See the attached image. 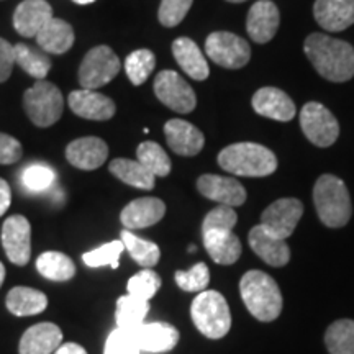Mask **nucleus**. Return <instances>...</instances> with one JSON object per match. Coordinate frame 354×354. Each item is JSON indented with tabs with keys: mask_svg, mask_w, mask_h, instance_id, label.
<instances>
[{
	"mask_svg": "<svg viewBox=\"0 0 354 354\" xmlns=\"http://www.w3.org/2000/svg\"><path fill=\"white\" fill-rule=\"evenodd\" d=\"M125 250L130 253L135 263H138L143 268H153L158 264L159 258H161V251L156 243L143 240V238L133 234L130 230H123L120 233Z\"/></svg>",
	"mask_w": 354,
	"mask_h": 354,
	"instance_id": "34",
	"label": "nucleus"
},
{
	"mask_svg": "<svg viewBox=\"0 0 354 354\" xmlns=\"http://www.w3.org/2000/svg\"><path fill=\"white\" fill-rule=\"evenodd\" d=\"M313 17L326 32H343L354 25V0H317Z\"/></svg>",
	"mask_w": 354,
	"mask_h": 354,
	"instance_id": "24",
	"label": "nucleus"
},
{
	"mask_svg": "<svg viewBox=\"0 0 354 354\" xmlns=\"http://www.w3.org/2000/svg\"><path fill=\"white\" fill-rule=\"evenodd\" d=\"M15 66V50L7 39L0 38V82H6L10 77Z\"/></svg>",
	"mask_w": 354,
	"mask_h": 354,
	"instance_id": "44",
	"label": "nucleus"
},
{
	"mask_svg": "<svg viewBox=\"0 0 354 354\" xmlns=\"http://www.w3.org/2000/svg\"><path fill=\"white\" fill-rule=\"evenodd\" d=\"M136 158L146 169L156 177H166L171 172V159L167 153L154 141H145L136 149Z\"/></svg>",
	"mask_w": 354,
	"mask_h": 354,
	"instance_id": "35",
	"label": "nucleus"
},
{
	"mask_svg": "<svg viewBox=\"0 0 354 354\" xmlns=\"http://www.w3.org/2000/svg\"><path fill=\"white\" fill-rule=\"evenodd\" d=\"M190 317L196 328L210 339L223 338L232 328V312L228 302L216 290L201 292L194 299Z\"/></svg>",
	"mask_w": 354,
	"mask_h": 354,
	"instance_id": "6",
	"label": "nucleus"
},
{
	"mask_svg": "<svg viewBox=\"0 0 354 354\" xmlns=\"http://www.w3.org/2000/svg\"><path fill=\"white\" fill-rule=\"evenodd\" d=\"M279 24H281V15L276 3L271 0H258L248 12L246 32L254 43L264 44L276 37Z\"/></svg>",
	"mask_w": 354,
	"mask_h": 354,
	"instance_id": "15",
	"label": "nucleus"
},
{
	"mask_svg": "<svg viewBox=\"0 0 354 354\" xmlns=\"http://www.w3.org/2000/svg\"><path fill=\"white\" fill-rule=\"evenodd\" d=\"M313 202L318 218L328 228H342L353 215L351 197L346 184L333 174L318 177L313 187Z\"/></svg>",
	"mask_w": 354,
	"mask_h": 354,
	"instance_id": "5",
	"label": "nucleus"
},
{
	"mask_svg": "<svg viewBox=\"0 0 354 354\" xmlns=\"http://www.w3.org/2000/svg\"><path fill=\"white\" fill-rule=\"evenodd\" d=\"M120 69L122 63L112 48L100 44L84 56L79 68V84L87 91H95L117 77Z\"/></svg>",
	"mask_w": 354,
	"mask_h": 354,
	"instance_id": "8",
	"label": "nucleus"
},
{
	"mask_svg": "<svg viewBox=\"0 0 354 354\" xmlns=\"http://www.w3.org/2000/svg\"><path fill=\"white\" fill-rule=\"evenodd\" d=\"M176 284L185 292H203L210 284V271L205 263H197L189 271H176Z\"/></svg>",
	"mask_w": 354,
	"mask_h": 354,
	"instance_id": "39",
	"label": "nucleus"
},
{
	"mask_svg": "<svg viewBox=\"0 0 354 354\" xmlns=\"http://www.w3.org/2000/svg\"><path fill=\"white\" fill-rule=\"evenodd\" d=\"M305 55L322 77L331 82H346L354 77V48L343 39L323 33L308 35Z\"/></svg>",
	"mask_w": 354,
	"mask_h": 354,
	"instance_id": "1",
	"label": "nucleus"
},
{
	"mask_svg": "<svg viewBox=\"0 0 354 354\" xmlns=\"http://www.w3.org/2000/svg\"><path fill=\"white\" fill-rule=\"evenodd\" d=\"M197 189L209 201L218 202L220 205L240 207L246 202V189L233 177L216 174H203L198 177Z\"/></svg>",
	"mask_w": 354,
	"mask_h": 354,
	"instance_id": "14",
	"label": "nucleus"
},
{
	"mask_svg": "<svg viewBox=\"0 0 354 354\" xmlns=\"http://www.w3.org/2000/svg\"><path fill=\"white\" fill-rule=\"evenodd\" d=\"M109 169L112 174L120 179L122 183H125L131 187L141 189V190H151L154 189V180H156V176H153L146 167L141 165V162L136 159H125L118 158L113 159L110 162Z\"/></svg>",
	"mask_w": 354,
	"mask_h": 354,
	"instance_id": "29",
	"label": "nucleus"
},
{
	"mask_svg": "<svg viewBox=\"0 0 354 354\" xmlns=\"http://www.w3.org/2000/svg\"><path fill=\"white\" fill-rule=\"evenodd\" d=\"M240 294L256 320L272 322L282 312V294L277 282L263 271H248L240 281Z\"/></svg>",
	"mask_w": 354,
	"mask_h": 354,
	"instance_id": "4",
	"label": "nucleus"
},
{
	"mask_svg": "<svg viewBox=\"0 0 354 354\" xmlns=\"http://www.w3.org/2000/svg\"><path fill=\"white\" fill-rule=\"evenodd\" d=\"M38 46L48 55H64L74 44V30L68 21L53 19L39 30L37 37Z\"/></svg>",
	"mask_w": 354,
	"mask_h": 354,
	"instance_id": "27",
	"label": "nucleus"
},
{
	"mask_svg": "<svg viewBox=\"0 0 354 354\" xmlns=\"http://www.w3.org/2000/svg\"><path fill=\"white\" fill-rule=\"evenodd\" d=\"M73 2H76V3H79V6H88V3L95 2V0H73Z\"/></svg>",
	"mask_w": 354,
	"mask_h": 354,
	"instance_id": "48",
	"label": "nucleus"
},
{
	"mask_svg": "<svg viewBox=\"0 0 354 354\" xmlns=\"http://www.w3.org/2000/svg\"><path fill=\"white\" fill-rule=\"evenodd\" d=\"M15 50V64H19L28 76L41 81L51 71V57L44 53L41 48H32L25 43H17Z\"/></svg>",
	"mask_w": 354,
	"mask_h": 354,
	"instance_id": "30",
	"label": "nucleus"
},
{
	"mask_svg": "<svg viewBox=\"0 0 354 354\" xmlns=\"http://www.w3.org/2000/svg\"><path fill=\"white\" fill-rule=\"evenodd\" d=\"M154 94L166 107L177 113H190L197 105L194 88L176 71H161L154 79Z\"/></svg>",
	"mask_w": 354,
	"mask_h": 354,
	"instance_id": "11",
	"label": "nucleus"
},
{
	"mask_svg": "<svg viewBox=\"0 0 354 354\" xmlns=\"http://www.w3.org/2000/svg\"><path fill=\"white\" fill-rule=\"evenodd\" d=\"M172 55H174L177 64L180 69L187 74L189 77L196 79V81H205L209 77L210 69L207 64L205 56L197 46L196 41L190 38L180 37L172 43Z\"/></svg>",
	"mask_w": 354,
	"mask_h": 354,
	"instance_id": "26",
	"label": "nucleus"
},
{
	"mask_svg": "<svg viewBox=\"0 0 354 354\" xmlns=\"http://www.w3.org/2000/svg\"><path fill=\"white\" fill-rule=\"evenodd\" d=\"M149 312L148 300H140L127 294L117 302V328L133 331L143 325Z\"/></svg>",
	"mask_w": 354,
	"mask_h": 354,
	"instance_id": "32",
	"label": "nucleus"
},
{
	"mask_svg": "<svg viewBox=\"0 0 354 354\" xmlns=\"http://www.w3.org/2000/svg\"><path fill=\"white\" fill-rule=\"evenodd\" d=\"M165 214L166 203L161 198L143 197L128 203L122 210L120 221L127 230H143L161 221Z\"/></svg>",
	"mask_w": 354,
	"mask_h": 354,
	"instance_id": "22",
	"label": "nucleus"
},
{
	"mask_svg": "<svg viewBox=\"0 0 354 354\" xmlns=\"http://www.w3.org/2000/svg\"><path fill=\"white\" fill-rule=\"evenodd\" d=\"M21 180H24L26 189L39 192V190H46L48 187H51V184L55 183V172L44 165H33L24 171Z\"/></svg>",
	"mask_w": 354,
	"mask_h": 354,
	"instance_id": "42",
	"label": "nucleus"
},
{
	"mask_svg": "<svg viewBox=\"0 0 354 354\" xmlns=\"http://www.w3.org/2000/svg\"><path fill=\"white\" fill-rule=\"evenodd\" d=\"M123 251H125V245L122 240L110 241L107 245L97 248L94 251L82 254V261L88 268H102V266H110L112 269L118 268V259Z\"/></svg>",
	"mask_w": 354,
	"mask_h": 354,
	"instance_id": "37",
	"label": "nucleus"
},
{
	"mask_svg": "<svg viewBox=\"0 0 354 354\" xmlns=\"http://www.w3.org/2000/svg\"><path fill=\"white\" fill-rule=\"evenodd\" d=\"M63 343V331L55 323L30 326L20 339V354H53Z\"/></svg>",
	"mask_w": 354,
	"mask_h": 354,
	"instance_id": "25",
	"label": "nucleus"
},
{
	"mask_svg": "<svg viewBox=\"0 0 354 354\" xmlns=\"http://www.w3.org/2000/svg\"><path fill=\"white\" fill-rule=\"evenodd\" d=\"M304 215V205L299 198H279L261 215V225L276 236L287 240Z\"/></svg>",
	"mask_w": 354,
	"mask_h": 354,
	"instance_id": "12",
	"label": "nucleus"
},
{
	"mask_svg": "<svg viewBox=\"0 0 354 354\" xmlns=\"http://www.w3.org/2000/svg\"><path fill=\"white\" fill-rule=\"evenodd\" d=\"M165 135L169 148L179 156H196L205 145V136L192 123L174 118L165 125Z\"/></svg>",
	"mask_w": 354,
	"mask_h": 354,
	"instance_id": "20",
	"label": "nucleus"
},
{
	"mask_svg": "<svg viewBox=\"0 0 354 354\" xmlns=\"http://www.w3.org/2000/svg\"><path fill=\"white\" fill-rule=\"evenodd\" d=\"M3 279H6V268H3V264L0 263V287L3 284Z\"/></svg>",
	"mask_w": 354,
	"mask_h": 354,
	"instance_id": "47",
	"label": "nucleus"
},
{
	"mask_svg": "<svg viewBox=\"0 0 354 354\" xmlns=\"http://www.w3.org/2000/svg\"><path fill=\"white\" fill-rule=\"evenodd\" d=\"M6 304L12 315L32 317L46 310L48 297L32 287H13L7 294Z\"/></svg>",
	"mask_w": 354,
	"mask_h": 354,
	"instance_id": "28",
	"label": "nucleus"
},
{
	"mask_svg": "<svg viewBox=\"0 0 354 354\" xmlns=\"http://www.w3.org/2000/svg\"><path fill=\"white\" fill-rule=\"evenodd\" d=\"M12 203V190L10 185L7 184L6 179L0 177V216H2L8 210Z\"/></svg>",
	"mask_w": 354,
	"mask_h": 354,
	"instance_id": "45",
	"label": "nucleus"
},
{
	"mask_svg": "<svg viewBox=\"0 0 354 354\" xmlns=\"http://www.w3.org/2000/svg\"><path fill=\"white\" fill-rule=\"evenodd\" d=\"M128 294L140 300H149L156 295V292L161 287V277L151 269L145 268L143 271L135 274L128 281Z\"/></svg>",
	"mask_w": 354,
	"mask_h": 354,
	"instance_id": "38",
	"label": "nucleus"
},
{
	"mask_svg": "<svg viewBox=\"0 0 354 354\" xmlns=\"http://www.w3.org/2000/svg\"><path fill=\"white\" fill-rule=\"evenodd\" d=\"M2 245L13 264L25 266L28 263L32 258V227L25 216H8L2 227Z\"/></svg>",
	"mask_w": 354,
	"mask_h": 354,
	"instance_id": "13",
	"label": "nucleus"
},
{
	"mask_svg": "<svg viewBox=\"0 0 354 354\" xmlns=\"http://www.w3.org/2000/svg\"><path fill=\"white\" fill-rule=\"evenodd\" d=\"M141 353H166L171 351L179 342V331L169 323L154 322L143 323L131 331Z\"/></svg>",
	"mask_w": 354,
	"mask_h": 354,
	"instance_id": "21",
	"label": "nucleus"
},
{
	"mask_svg": "<svg viewBox=\"0 0 354 354\" xmlns=\"http://www.w3.org/2000/svg\"><path fill=\"white\" fill-rule=\"evenodd\" d=\"M53 354H87V351L77 343H64Z\"/></svg>",
	"mask_w": 354,
	"mask_h": 354,
	"instance_id": "46",
	"label": "nucleus"
},
{
	"mask_svg": "<svg viewBox=\"0 0 354 354\" xmlns=\"http://www.w3.org/2000/svg\"><path fill=\"white\" fill-rule=\"evenodd\" d=\"M109 146L97 136H86L71 141L66 148V159L69 165L82 171H95L107 161Z\"/></svg>",
	"mask_w": 354,
	"mask_h": 354,
	"instance_id": "18",
	"label": "nucleus"
},
{
	"mask_svg": "<svg viewBox=\"0 0 354 354\" xmlns=\"http://www.w3.org/2000/svg\"><path fill=\"white\" fill-rule=\"evenodd\" d=\"M205 53L215 64L227 69H241L251 59L250 43L230 32L210 33L205 39Z\"/></svg>",
	"mask_w": 354,
	"mask_h": 354,
	"instance_id": "9",
	"label": "nucleus"
},
{
	"mask_svg": "<svg viewBox=\"0 0 354 354\" xmlns=\"http://www.w3.org/2000/svg\"><path fill=\"white\" fill-rule=\"evenodd\" d=\"M253 109L261 117L277 122H290L297 113L290 97L277 87H263L256 91L253 95Z\"/></svg>",
	"mask_w": 354,
	"mask_h": 354,
	"instance_id": "19",
	"label": "nucleus"
},
{
	"mask_svg": "<svg viewBox=\"0 0 354 354\" xmlns=\"http://www.w3.org/2000/svg\"><path fill=\"white\" fill-rule=\"evenodd\" d=\"M104 354H141V349L131 331L115 328L105 342Z\"/></svg>",
	"mask_w": 354,
	"mask_h": 354,
	"instance_id": "41",
	"label": "nucleus"
},
{
	"mask_svg": "<svg viewBox=\"0 0 354 354\" xmlns=\"http://www.w3.org/2000/svg\"><path fill=\"white\" fill-rule=\"evenodd\" d=\"M238 215L233 207L218 205L203 218L202 236L207 253L216 264L230 266L241 256V243L233 228L236 227Z\"/></svg>",
	"mask_w": 354,
	"mask_h": 354,
	"instance_id": "2",
	"label": "nucleus"
},
{
	"mask_svg": "<svg viewBox=\"0 0 354 354\" xmlns=\"http://www.w3.org/2000/svg\"><path fill=\"white\" fill-rule=\"evenodd\" d=\"M69 109L73 110L77 117L86 118V120L105 122L110 120L117 112L115 102L110 97L99 94L95 91H73L68 97Z\"/></svg>",
	"mask_w": 354,
	"mask_h": 354,
	"instance_id": "16",
	"label": "nucleus"
},
{
	"mask_svg": "<svg viewBox=\"0 0 354 354\" xmlns=\"http://www.w3.org/2000/svg\"><path fill=\"white\" fill-rule=\"evenodd\" d=\"M227 2H232V3H241V2H245V0H227Z\"/></svg>",
	"mask_w": 354,
	"mask_h": 354,
	"instance_id": "49",
	"label": "nucleus"
},
{
	"mask_svg": "<svg viewBox=\"0 0 354 354\" xmlns=\"http://www.w3.org/2000/svg\"><path fill=\"white\" fill-rule=\"evenodd\" d=\"M325 344L330 354H354V320H336L326 328Z\"/></svg>",
	"mask_w": 354,
	"mask_h": 354,
	"instance_id": "33",
	"label": "nucleus"
},
{
	"mask_svg": "<svg viewBox=\"0 0 354 354\" xmlns=\"http://www.w3.org/2000/svg\"><path fill=\"white\" fill-rule=\"evenodd\" d=\"M223 171L243 177H266L277 169V158L271 149L258 143H233L218 154Z\"/></svg>",
	"mask_w": 354,
	"mask_h": 354,
	"instance_id": "3",
	"label": "nucleus"
},
{
	"mask_svg": "<svg viewBox=\"0 0 354 354\" xmlns=\"http://www.w3.org/2000/svg\"><path fill=\"white\" fill-rule=\"evenodd\" d=\"M300 127L310 143L328 148L338 140L339 125L335 115L318 102H308L300 112Z\"/></svg>",
	"mask_w": 354,
	"mask_h": 354,
	"instance_id": "10",
	"label": "nucleus"
},
{
	"mask_svg": "<svg viewBox=\"0 0 354 354\" xmlns=\"http://www.w3.org/2000/svg\"><path fill=\"white\" fill-rule=\"evenodd\" d=\"M194 0H161L158 19L162 26L174 28L185 19Z\"/></svg>",
	"mask_w": 354,
	"mask_h": 354,
	"instance_id": "40",
	"label": "nucleus"
},
{
	"mask_svg": "<svg viewBox=\"0 0 354 354\" xmlns=\"http://www.w3.org/2000/svg\"><path fill=\"white\" fill-rule=\"evenodd\" d=\"M24 107L33 125L48 128L55 125L63 115L64 99L57 86L41 79L25 91Z\"/></svg>",
	"mask_w": 354,
	"mask_h": 354,
	"instance_id": "7",
	"label": "nucleus"
},
{
	"mask_svg": "<svg viewBox=\"0 0 354 354\" xmlns=\"http://www.w3.org/2000/svg\"><path fill=\"white\" fill-rule=\"evenodd\" d=\"M37 271L50 281L64 282L76 276V266L64 253L46 251L37 259Z\"/></svg>",
	"mask_w": 354,
	"mask_h": 354,
	"instance_id": "31",
	"label": "nucleus"
},
{
	"mask_svg": "<svg viewBox=\"0 0 354 354\" xmlns=\"http://www.w3.org/2000/svg\"><path fill=\"white\" fill-rule=\"evenodd\" d=\"M53 19V8L46 0H24L13 12V26L25 38H35Z\"/></svg>",
	"mask_w": 354,
	"mask_h": 354,
	"instance_id": "23",
	"label": "nucleus"
},
{
	"mask_svg": "<svg viewBox=\"0 0 354 354\" xmlns=\"http://www.w3.org/2000/svg\"><path fill=\"white\" fill-rule=\"evenodd\" d=\"M24 149L20 141L7 133H0V165H13L20 161Z\"/></svg>",
	"mask_w": 354,
	"mask_h": 354,
	"instance_id": "43",
	"label": "nucleus"
},
{
	"mask_svg": "<svg viewBox=\"0 0 354 354\" xmlns=\"http://www.w3.org/2000/svg\"><path fill=\"white\" fill-rule=\"evenodd\" d=\"M123 66H125L127 76L133 86H141L148 81V77L156 68V56L151 50L143 48V50H136L128 55Z\"/></svg>",
	"mask_w": 354,
	"mask_h": 354,
	"instance_id": "36",
	"label": "nucleus"
},
{
	"mask_svg": "<svg viewBox=\"0 0 354 354\" xmlns=\"http://www.w3.org/2000/svg\"><path fill=\"white\" fill-rule=\"evenodd\" d=\"M248 241H250L251 250L266 264L272 266V268H282V266L289 263L290 248L286 243V240L268 232L261 223L251 228L250 234H248Z\"/></svg>",
	"mask_w": 354,
	"mask_h": 354,
	"instance_id": "17",
	"label": "nucleus"
}]
</instances>
